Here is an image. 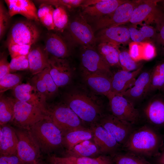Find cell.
Returning <instances> with one entry per match:
<instances>
[{
    "instance_id": "1",
    "label": "cell",
    "mask_w": 164,
    "mask_h": 164,
    "mask_svg": "<svg viewBox=\"0 0 164 164\" xmlns=\"http://www.w3.org/2000/svg\"><path fill=\"white\" fill-rule=\"evenodd\" d=\"M164 143V136L159 131L147 124L135 128L122 150L143 157L158 155Z\"/></svg>"
},
{
    "instance_id": "2",
    "label": "cell",
    "mask_w": 164,
    "mask_h": 164,
    "mask_svg": "<svg viewBox=\"0 0 164 164\" xmlns=\"http://www.w3.org/2000/svg\"><path fill=\"white\" fill-rule=\"evenodd\" d=\"M95 94L84 87L75 88L66 94L64 103L81 120L94 123L104 114L101 101Z\"/></svg>"
},
{
    "instance_id": "3",
    "label": "cell",
    "mask_w": 164,
    "mask_h": 164,
    "mask_svg": "<svg viewBox=\"0 0 164 164\" xmlns=\"http://www.w3.org/2000/svg\"><path fill=\"white\" fill-rule=\"evenodd\" d=\"M28 129L41 152L49 154L63 146L62 132L49 115Z\"/></svg>"
},
{
    "instance_id": "4",
    "label": "cell",
    "mask_w": 164,
    "mask_h": 164,
    "mask_svg": "<svg viewBox=\"0 0 164 164\" xmlns=\"http://www.w3.org/2000/svg\"><path fill=\"white\" fill-rule=\"evenodd\" d=\"M48 108L49 116L61 131L62 135L84 128L82 125L81 119L65 103L58 104Z\"/></svg>"
},
{
    "instance_id": "5",
    "label": "cell",
    "mask_w": 164,
    "mask_h": 164,
    "mask_svg": "<svg viewBox=\"0 0 164 164\" xmlns=\"http://www.w3.org/2000/svg\"><path fill=\"white\" fill-rule=\"evenodd\" d=\"M18 138L17 155L23 164H39L41 151L28 129L15 128Z\"/></svg>"
},
{
    "instance_id": "6",
    "label": "cell",
    "mask_w": 164,
    "mask_h": 164,
    "mask_svg": "<svg viewBox=\"0 0 164 164\" xmlns=\"http://www.w3.org/2000/svg\"><path fill=\"white\" fill-rule=\"evenodd\" d=\"M14 101V118L12 122L17 128L28 129L48 114L40 108L16 99Z\"/></svg>"
},
{
    "instance_id": "7",
    "label": "cell",
    "mask_w": 164,
    "mask_h": 164,
    "mask_svg": "<svg viewBox=\"0 0 164 164\" xmlns=\"http://www.w3.org/2000/svg\"><path fill=\"white\" fill-rule=\"evenodd\" d=\"M108 98L113 115L134 125L140 121L139 110L123 95L112 94Z\"/></svg>"
},
{
    "instance_id": "8",
    "label": "cell",
    "mask_w": 164,
    "mask_h": 164,
    "mask_svg": "<svg viewBox=\"0 0 164 164\" xmlns=\"http://www.w3.org/2000/svg\"><path fill=\"white\" fill-rule=\"evenodd\" d=\"M81 70L100 73L111 77L110 67L94 47L82 46L80 54Z\"/></svg>"
},
{
    "instance_id": "9",
    "label": "cell",
    "mask_w": 164,
    "mask_h": 164,
    "mask_svg": "<svg viewBox=\"0 0 164 164\" xmlns=\"http://www.w3.org/2000/svg\"><path fill=\"white\" fill-rule=\"evenodd\" d=\"M140 0H128L119 5L111 13L95 22L97 30L117 26L129 22L132 12Z\"/></svg>"
},
{
    "instance_id": "10",
    "label": "cell",
    "mask_w": 164,
    "mask_h": 164,
    "mask_svg": "<svg viewBox=\"0 0 164 164\" xmlns=\"http://www.w3.org/2000/svg\"><path fill=\"white\" fill-rule=\"evenodd\" d=\"M146 124L159 130L164 128V96L156 95L149 99L140 112Z\"/></svg>"
},
{
    "instance_id": "11",
    "label": "cell",
    "mask_w": 164,
    "mask_h": 164,
    "mask_svg": "<svg viewBox=\"0 0 164 164\" xmlns=\"http://www.w3.org/2000/svg\"><path fill=\"white\" fill-rule=\"evenodd\" d=\"M99 124L109 132L122 147L135 128L134 125L112 114H103Z\"/></svg>"
},
{
    "instance_id": "12",
    "label": "cell",
    "mask_w": 164,
    "mask_h": 164,
    "mask_svg": "<svg viewBox=\"0 0 164 164\" xmlns=\"http://www.w3.org/2000/svg\"><path fill=\"white\" fill-rule=\"evenodd\" d=\"M39 35V31L34 24L29 21H19L11 27L7 39V44L31 46L37 40Z\"/></svg>"
},
{
    "instance_id": "13",
    "label": "cell",
    "mask_w": 164,
    "mask_h": 164,
    "mask_svg": "<svg viewBox=\"0 0 164 164\" xmlns=\"http://www.w3.org/2000/svg\"><path fill=\"white\" fill-rule=\"evenodd\" d=\"M160 0H140L133 11L129 22L134 25L155 23L163 12L158 6Z\"/></svg>"
},
{
    "instance_id": "14",
    "label": "cell",
    "mask_w": 164,
    "mask_h": 164,
    "mask_svg": "<svg viewBox=\"0 0 164 164\" xmlns=\"http://www.w3.org/2000/svg\"><path fill=\"white\" fill-rule=\"evenodd\" d=\"M69 29L73 39L82 46H95L97 39L93 30L80 14L70 22Z\"/></svg>"
},
{
    "instance_id": "15",
    "label": "cell",
    "mask_w": 164,
    "mask_h": 164,
    "mask_svg": "<svg viewBox=\"0 0 164 164\" xmlns=\"http://www.w3.org/2000/svg\"><path fill=\"white\" fill-rule=\"evenodd\" d=\"M92 131L94 143L100 153L112 156L122 150V146L109 132L99 124L95 125Z\"/></svg>"
},
{
    "instance_id": "16",
    "label": "cell",
    "mask_w": 164,
    "mask_h": 164,
    "mask_svg": "<svg viewBox=\"0 0 164 164\" xmlns=\"http://www.w3.org/2000/svg\"><path fill=\"white\" fill-rule=\"evenodd\" d=\"M13 90L15 99L38 107L48 114L46 97L32 85L29 83H21Z\"/></svg>"
},
{
    "instance_id": "17",
    "label": "cell",
    "mask_w": 164,
    "mask_h": 164,
    "mask_svg": "<svg viewBox=\"0 0 164 164\" xmlns=\"http://www.w3.org/2000/svg\"><path fill=\"white\" fill-rule=\"evenodd\" d=\"M126 0H101L97 3L82 9L80 15L88 22H95L103 17L109 15Z\"/></svg>"
},
{
    "instance_id": "18",
    "label": "cell",
    "mask_w": 164,
    "mask_h": 164,
    "mask_svg": "<svg viewBox=\"0 0 164 164\" xmlns=\"http://www.w3.org/2000/svg\"><path fill=\"white\" fill-rule=\"evenodd\" d=\"M50 73L56 85L62 87L70 82L73 71L68 62L65 59L51 56L48 58Z\"/></svg>"
},
{
    "instance_id": "19",
    "label": "cell",
    "mask_w": 164,
    "mask_h": 164,
    "mask_svg": "<svg viewBox=\"0 0 164 164\" xmlns=\"http://www.w3.org/2000/svg\"><path fill=\"white\" fill-rule=\"evenodd\" d=\"M151 70L141 72L132 86L123 95L135 106L149 93Z\"/></svg>"
},
{
    "instance_id": "20",
    "label": "cell",
    "mask_w": 164,
    "mask_h": 164,
    "mask_svg": "<svg viewBox=\"0 0 164 164\" xmlns=\"http://www.w3.org/2000/svg\"><path fill=\"white\" fill-rule=\"evenodd\" d=\"M81 75L85 83L95 94L104 95L107 98L111 95V77L103 73L82 70Z\"/></svg>"
},
{
    "instance_id": "21",
    "label": "cell",
    "mask_w": 164,
    "mask_h": 164,
    "mask_svg": "<svg viewBox=\"0 0 164 164\" xmlns=\"http://www.w3.org/2000/svg\"><path fill=\"white\" fill-rule=\"evenodd\" d=\"M96 37L99 43H108L119 47L132 41L128 27L121 26L100 30Z\"/></svg>"
},
{
    "instance_id": "22",
    "label": "cell",
    "mask_w": 164,
    "mask_h": 164,
    "mask_svg": "<svg viewBox=\"0 0 164 164\" xmlns=\"http://www.w3.org/2000/svg\"><path fill=\"white\" fill-rule=\"evenodd\" d=\"M142 66L137 70L131 72L119 70L113 74L111 77L112 94L123 95L132 87L141 72Z\"/></svg>"
},
{
    "instance_id": "23",
    "label": "cell",
    "mask_w": 164,
    "mask_h": 164,
    "mask_svg": "<svg viewBox=\"0 0 164 164\" xmlns=\"http://www.w3.org/2000/svg\"><path fill=\"white\" fill-rule=\"evenodd\" d=\"M10 17L20 14L30 20L39 21L37 11L34 3L29 0H5Z\"/></svg>"
},
{
    "instance_id": "24",
    "label": "cell",
    "mask_w": 164,
    "mask_h": 164,
    "mask_svg": "<svg viewBox=\"0 0 164 164\" xmlns=\"http://www.w3.org/2000/svg\"><path fill=\"white\" fill-rule=\"evenodd\" d=\"M18 142L15 128L7 124L0 125V155H17Z\"/></svg>"
},
{
    "instance_id": "25",
    "label": "cell",
    "mask_w": 164,
    "mask_h": 164,
    "mask_svg": "<svg viewBox=\"0 0 164 164\" xmlns=\"http://www.w3.org/2000/svg\"><path fill=\"white\" fill-rule=\"evenodd\" d=\"M48 160L49 162L57 164H113L114 163L112 158L104 155L96 158L69 156L59 157L52 155L49 157Z\"/></svg>"
},
{
    "instance_id": "26",
    "label": "cell",
    "mask_w": 164,
    "mask_h": 164,
    "mask_svg": "<svg viewBox=\"0 0 164 164\" xmlns=\"http://www.w3.org/2000/svg\"><path fill=\"white\" fill-rule=\"evenodd\" d=\"M45 49L51 56L57 58L64 59L69 55L66 43L60 36L55 34L51 33L48 36Z\"/></svg>"
},
{
    "instance_id": "27",
    "label": "cell",
    "mask_w": 164,
    "mask_h": 164,
    "mask_svg": "<svg viewBox=\"0 0 164 164\" xmlns=\"http://www.w3.org/2000/svg\"><path fill=\"white\" fill-rule=\"evenodd\" d=\"M28 57L29 70L34 75L40 73L48 67L49 58L39 47L31 49Z\"/></svg>"
},
{
    "instance_id": "28",
    "label": "cell",
    "mask_w": 164,
    "mask_h": 164,
    "mask_svg": "<svg viewBox=\"0 0 164 164\" xmlns=\"http://www.w3.org/2000/svg\"><path fill=\"white\" fill-rule=\"evenodd\" d=\"M93 137L92 131L85 128L72 131L62 135L63 145L68 151L82 141Z\"/></svg>"
},
{
    "instance_id": "29",
    "label": "cell",
    "mask_w": 164,
    "mask_h": 164,
    "mask_svg": "<svg viewBox=\"0 0 164 164\" xmlns=\"http://www.w3.org/2000/svg\"><path fill=\"white\" fill-rule=\"evenodd\" d=\"M97 50L106 62L111 67L121 68L119 62V47L106 43H100Z\"/></svg>"
},
{
    "instance_id": "30",
    "label": "cell",
    "mask_w": 164,
    "mask_h": 164,
    "mask_svg": "<svg viewBox=\"0 0 164 164\" xmlns=\"http://www.w3.org/2000/svg\"><path fill=\"white\" fill-rule=\"evenodd\" d=\"M141 26L138 28L137 25L132 24L128 27L132 41L141 43L147 41L151 38H155L157 33L156 28L146 24Z\"/></svg>"
},
{
    "instance_id": "31",
    "label": "cell",
    "mask_w": 164,
    "mask_h": 164,
    "mask_svg": "<svg viewBox=\"0 0 164 164\" xmlns=\"http://www.w3.org/2000/svg\"><path fill=\"white\" fill-rule=\"evenodd\" d=\"M67 153L66 156L76 157H90L100 153L95 144L90 140L80 143Z\"/></svg>"
},
{
    "instance_id": "32",
    "label": "cell",
    "mask_w": 164,
    "mask_h": 164,
    "mask_svg": "<svg viewBox=\"0 0 164 164\" xmlns=\"http://www.w3.org/2000/svg\"><path fill=\"white\" fill-rule=\"evenodd\" d=\"M164 89V60L158 62L152 69L149 93Z\"/></svg>"
},
{
    "instance_id": "33",
    "label": "cell",
    "mask_w": 164,
    "mask_h": 164,
    "mask_svg": "<svg viewBox=\"0 0 164 164\" xmlns=\"http://www.w3.org/2000/svg\"><path fill=\"white\" fill-rule=\"evenodd\" d=\"M14 118V99L0 95V124L12 122Z\"/></svg>"
},
{
    "instance_id": "34",
    "label": "cell",
    "mask_w": 164,
    "mask_h": 164,
    "mask_svg": "<svg viewBox=\"0 0 164 164\" xmlns=\"http://www.w3.org/2000/svg\"><path fill=\"white\" fill-rule=\"evenodd\" d=\"M54 9L49 4H41L37 11L39 19L49 30L55 29L53 15Z\"/></svg>"
},
{
    "instance_id": "35",
    "label": "cell",
    "mask_w": 164,
    "mask_h": 164,
    "mask_svg": "<svg viewBox=\"0 0 164 164\" xmlns=\"http://www.w3.org/2000/svg\"><path fill=\"white\" fill-rule=\"evenodd\" d=\"M112 157L115 164H151L143 157L125 152H118Z\"/></svg>"
},
{
    "instance_id": "36",
    "label": "cell",
    "mask_w": 164,
    "mask_h": 164,
    "mask_svg": "<svg viewBox=\"0 0 164 164\" xmlns=\"http://www.w3.org/2000/svg\"><path fill=\"white\" fill-rule=\"evenodd\" d=\"M55 7L53 15L55 29L62 32L68 25V16L65 8L61 6Z\"/></svg>"
},
{
    "instance_id": "37",
    "label": "cell",
    "mask_w": 164,
    "mask_h": 164,
    "mask_svg": "<svg viewBox=\"0 0 164 164\" xmlns=\"http://www.w3.org/2000/svg\"><path fill=\"white\" fill-rule=\"evenodd\" d=\"M22 77L19 74L9 73L0 78V92L2 93L13 89L21 83Z\"/></svg>"
},
{
    "instance_id": "38",
    "label": "cell",
    "mask_w": 164,
    "mask_h": 164,
    "mask_svg": "<svg viewBox=\"0 0 164 164\" xmlns=\"http://www.w3.org/2000/svg\"><path fill=\"white\" fill-rule=\"evenodd\" d=\"M119 62L121 69L128 72L135 70L142 66L138 61L134 60L131 56L128 51L125 50H120Z\"/></svg>"
},
{
    "instance_id": "39",
    "label": "cell",
    "mask_w": 164,
    "mask_h": 164,
    "mask_svg": "<svg viewBox=\"0 0 164 164\" xmlns=\"http://www.w3.org/2000/svg\"><path fill=\"white\" fill-rule=\"evenodd\" d=\"M84 0H40L36 2L40 4L45 3L52 6L62 7L69 9L82 6Z\"/></svg>"
},
{
    "instance_id": "40",
    "label": "cell",
    "mask_w": 164,
    "mask_h": 164,
    "mask_svg": "<svg viewBox=\"0 0 164 164\" xmlns=\"http://www.w3.org/2000/svg\"><path fill=\"white\" fill-rule=\"evenodd\" d=\"M28 69L29 70V66L28 55L11 58L9 65L10 73Z\"/></svg>"
},
{
    "instance_id": "41",
    "label": "cell",
    "mask_w": 164,
    "mask_h": 164,
    "mask_svg": "<svg viewBox=\"0 0 164 164\" xmlns=\"http://www.w3.org/2000/svg\"><path fill=\"white\" fill-rule=\"evenodd\" d=\"M40 73L46 86L48 96H52L54 95L58 91L59 87L51 75L49 68L45 69Z\"/></svg>"
},
{
    "instance_id": "42",
    "label": "cell",
    "mask_w": 164,
    "mask_h": 164,
    "mask_svg": "<svg viewBox=\"0 0 164 164\" xmlns=\"http://www.w3.org/2000/svg\"><path fill=\"white\" fill-rule=\"evenodd\" d=\"M157 33L155 38L157 43L164 54V13L155 23Z\"/></svg>"
},
{
    "instance_id": "43",
    "label": "cell",
    "mask_w": 164,
    "mask_h": 164,
    "mask_svg": "<svg viewBox=\"0 0 164 164\" xmlns=\"http://www.w3.org/2000/svg\"><path fill=\"white\" fill-rule=\"evenodd\" d=\"M7 46L11 58L18 56L28 55L31 47L30 45H22L16 44H8Z\"/></svg>"
},
{
    "instance_id": "44",
    "label": "cell",
    "mask_w": 164,
    "mask_h": 164,
    "mask_svg": "<svg viewBox=\"0 0 164 164\" xmlns=\"http://www.w3.org/2000/svg\"><path fill=\"white\" fill-rule=\"evenodd\" d=\"M142 48V59L149 60L156 55V50L154 45L149 41L141 43Z\"/></svg>"
},
{
    "instance_id": "45",
    "label": "cell",
    "mask_w": 164,
    "mask_h": 164,
    "mask_svg": "<svg viewBox=\"0 0 164 164\" xmlns=\"http://www.w3.org/2000/svg\"><path fill=\"white\" fill-rule=\"evenodd\" d=\"M8 11H6L1 1L0 3V38L2 39L8 26L9 18Z\"/></svg>"
},
{
    "instance_id": "46",
    "label": "cell",
    "mask_w": 164,
    "mask_h": 164,
    "mask_svg": "<svg viewBox=\"0 0 164 164\" xmlns=\"http://www.w3.org/2000/svg\"><path fill=\"white\" fill-rule=\"evenodd\" d=\"M32 84L38 91L46 98L48 96L46 86L40 73L35 75L32 79Z\"/></svg>"
},
{
    "instance_id": "47",
    "label": "cell",
    "mask_w": 164,
    "mask_h": 164,
    "mask_svg": "<svg viewBox=\"0 0 164 164\" xmlns=\"http://www.w3.org/2000/svg\"><path fill=\"white\" fill-rule=\"evenodd\" d=\"M128 45V51L131 57L136 61L142 60L141 43L132 41Z\"/></svg>"
},
{
    "instance_id": "48",
    "label": "cell",
    "mask_w": 164,
    "mask_h": 164,
    "mask_svg": "<svg viewBox=\"0 0 164 164\" xmlns=\"http://www.w3.org/2000/svg\"><path fill=\"white\" fill-rule=\"evenodd\" d=\"M0 164H23L17 155H0Z\"/></svg>"
},
{
    "instance_id": "49",
    "label": "cell",
    "mask_w": 164,
    "mask_h": 164,
    "mask_svg": "<svg viewBox=\"0 0 164 164\" xmlns=\"http://www.w3.org/2000/svg\"><path fill=\"white\" fill-rule=\"evenodd\" d=\"M10 63L7 60V57L1 56L0 59V78L9 73Z\"/></svg>"
},
{
    "instance_id": "50",
    "label": "cell",
    "mask_w": 164,
    "mask_h": 164,
    "mask_svg": "<svg viewBox=\"0 0 164 164\" xmlns=\"http://www.w3.org/2000/svg\"><path fill=\"white\" fill-rule=\"evenodd\" d=\"M154 158L156 164H164V147L161 149L159 155Z\"/></svg>"
},
{
    "instance_id": "51",
    "label": "cell",
    "mask_w": 164,
    "mask_h": 164,
    "mask_svg": "<svg viewBox=\"0 0 164 164\" xmlns=\"http://www.w3.org/2000/svg\"><path fill=\"white\" fill-rule=\"evenodd\" d=\"M160 9L164 13V0H160L158 4Z\"/></svg>"
},
{
    "instance_id": "52",
    "label": "cell",
    "mask_w": 164,
    "mask_h": 164,
    "mask_svg": "<svg viewBox=\"0 0 164 164\" xmlns=\"http://www.w3.org/2000/svg\"><path fill=\"white\" fill-rule=\"evenodd\" d=\"M49 163L48 164H57L55 163H54V162H49Z\"/></svg>"
},
{
    "instance_id": "53",
    "label": "cell",
    "mask_w": 164,
    "mask_h": 164,
    "mask_svg": "<svg viewBox=\"0 0 164 164\" xmlns=\"http://www.w3.org/2000/svg\"><path fill=\"white\" fill-rule=\"evenodd\" d=\"M39 164H44L41 161Z\"/></svg>"
},
{
    "instance_id": "54",
    "label": "cell",
    "mask_w": 164,
    "mask_h": 164,
    "mask_svg": "<svg viewBox=\"0 0 164 164\" xmlns=\"http://www.w3.org/2000/svg\"><path fill=\"white\" fill-rule=\"evenodd\" d=\"M164 143H163V146H162V148H164ZM162 148H161V149H162Z\"/></svg>"
},
{
    "instance_id": "55",
    "label": "cell",
    "mask_w": 164,
    "mask_h": 164,
    "mask_svg": "<svg viewBox=\"0 0 164 164\" xmlns=\"http://www.w3.org/2000/svg\"><path fill=\"white\" fill-rule=\"evenodd\" d=\"M163 90H164V89Z\"/></svg>"
}]
</instances>
